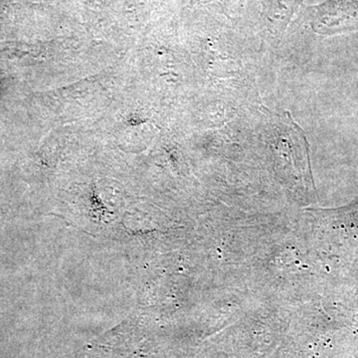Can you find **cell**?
<instances>
[{"instance_id": "6da1fadb", "label": "cell", "mask_w": 358, "mask_h": 358, "mask_svg": "<svg viewBox=\"0 0 358 358\" xmlns=\"http://www.w3.org/2000/svg\"><path fill=\"white\" fill-rule=\"evenodd\" d=\"M308 11L310 25L319 34L358 30V0H327Z\"/></svg>"}, {"instance_id": "7a4b0ae2", "label": "cell", "mask_w": 358, "mask_h": 358, "mask_svg": "<svg viewBox=\"0 0 358 358\" xmlns=\"http://www.w3.org/2000/svg\"><path fill=\"white\" fill-rule=\"evenodd\" d=\"M301 2L303 0H271L267 13L268 29L275 34L284 31Z\"/></svg>"}]
</instances>
